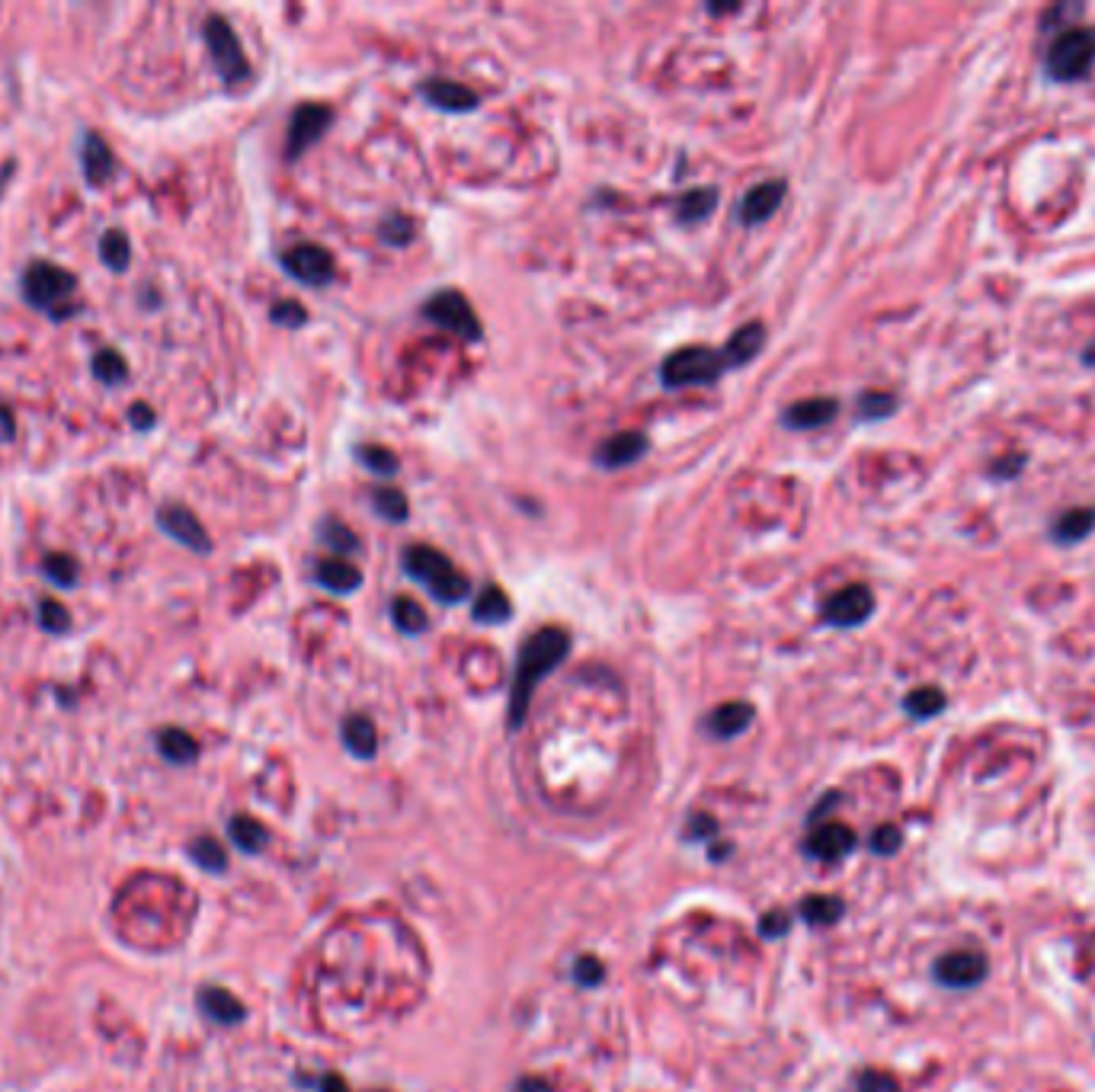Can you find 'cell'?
<instances>
[{
	"label": "cell",
	"instance_id": "cell-35",
	"mask_svg": "<svg viewBox=\"0 0 1095 1092\" xmlns=\"http://www.w3.org/2000/svg\"><path fill=\"white\" fill-rule=\"evenodd\" d=\"M352 452H355V459H360V465H363V468H369L375 477H394V474H397V468H401L397 455H394L391 449H385V446L363 443V446H355Z\"/></svg>",
	"mask_w": 1095,
	"mask_h": 1092
},
{
	"label": "cell",
	"instance_id": "cell-48",
	"mask_svg": "<svg viewBox=\"0 0 1095 1092\" xmlns=\"http://www.w3.org/2000/svg\"><path fill=\"white\" fill-rule=\"evenodd\" d=\"M1025 468V459H1022V455H1006V459H1000L997 465H993V477H1015L1018 471H1022Z\"/></svg>",
	"mask_w": 1095,
	"mask_h": 1092
},
{
	"label": "cell",
	"instance_id": "cell-26",
	"mask_svg": "<svg viewBox=\"0 0 1095 1092\" xmlns=\"http://www.w3.org/2000/svg\"><path fill=\"white\" fill-rule=\"evenodd\" d=\"M343 744L355 759H372L378 753V730L366 715H349L343 721Z\"/></svg>",
	"mask_w": 1095,
	"mask_h": 1092
},
{
	"label": "cell",
	"instance_id": "cell-20",
	"mask_svg": "<svg viewBox=\"0 0 1095 1092\" xmlns=\"http://www.w3.org/2000/svg\"><path fill=\"white\" fill-rule=\"evenodd\" d=\"M753 718H756V711H753L750 702H724V705H718L715 711H711L708 721H705V727H708L711 738L733 741V738H741V733L753 724Z\"/></svg>",
	"mask_w": 1095,
	"mask_h": 1092
},
{
	"label": "cell",
	"instance_id": "cell-11",
	"mask_svg": "<svg viewBox=\"0 0 1095 1092\" xmlns=\"http://www.w3.org/2000/svg\"><path fill=\"white\" fill-rule=\"evenodd\" d=\"M158 529L167 539H173L176 545H183L196 554H209L212 551V539L206 526L196 519V513L183 503H164L158 510Z\"/></svg>",
	"mask_w": 1095,
	"mask_h": 1092
},
{
	"label": "cell",
	"instance_id": "cell-31",
	"mask_svg": "<svg viewBox=\"0 0 1095 1092\" xmlns=\"http://www.w3.org/2000/svg\"><path fill=\"white\" fill-rule=\"evenodd\" d=\"M388 613H391V622L397 625V631H401V634H411V638H414V634H423V631L429 628V619H426V613H423V605H420L417 599H411V596H394V599L388 602Z\"/></svg>",
	"mask_w": 1095,
	"mask_h": 1092
},
{
	"label": "cell",
	"instance_id": "cell-9",
	"mask_svg": "<svg viewBox=\"0 0 1095 1092\" xmlns=\"http://www.w3.org/2000/svg\"><path fill=\"white\" fill-rule=\"evenodd\" d=\"M872 613H875V593L865 583H849V587L827 596L820 605L824 622L833 628H858L872 619Z\"/></svg>",
	"mask_w": 1095,
	"mask_h": 1092
},
{
	"label": "cell",
	"instance_id": "cell-14",
	"mask_svg": "<svg viewBox=\"0 0 1095 1092\" xmlns=\"http://www.w3.org/2000/svg\"><path fill=\"white\" fill-rule=\"evenodd\" d=\"M647 449H650V439L644 433H616L593 449V462L602 471H619V468L641 462Z\"/></svg>",
	"mask_w": 1095,
	"mask_h": 1092
},
{
	"label": "cell",
	"instance_id": "cell-42",
	"mask_svg": "<svg viewBox=\"0 0 1095 1092\" xmlns=\"http://www.w3.org/2000/svg\"><path fill=\"white\" fill-rule=\"evenodd\" d=\"M269 318H272V324H279V327H289V330H298V327L308 324V311H304V304H301V301H295V298H283V301H276V304H272V311H269Z\"/></svg>",
	"mask_w": 1095,
	"mask_h": 1092
},
{
	"label": "cell",
	"instance_id": "cell-29",
	"mask_svg": "<svg viewBox=\"0 0 1095 1092\" xmlns=\"http://www.w3.org/2000/svg\"><path fill=\"white\" fill-rule=\"evenodd\" d=\"M158 750H161V756L167 759V763H176V766H189V763H196V756H199V744L189 738L183 727H164L158 733Z\"/></svg>",
	"mask_w": 1095,
	"mask_h": 1092
},
{
	"label": "cell",
	"instance_id": "cell-27",
	"mask_svg": "<svg viewBox=\"0 0 1095 1092\" xmlns=\"http://www.w3.org/2000/svg\"><path fill=\"white\" fill-rule=\"evenodd\" d=\"M96 253H99V263H103L110 272H125L132 263V241L122 227H110V232H103V238H99Z\"/></svg>",
	"mask_w": 1095,
	"mask_h": 1092
},
{
	"label": "cell",
	"instance_id": "cell-49",
	"mask_svg": "<svg viewBox=\"0 0 1095 1092\" xmlns=\"http://www.w3.org/2000/svg\"><path fill=\"white\" fill-rule=\"evenodd\" d=\"M16 436V417L7 404H0V443H13Z\"/></svg>",
	"mask_w": 1095,
	"mask_h": 1092
},
{
	"label": "cell",
	"instance_id": "cell-22",
	"mask_svg": "<svg viewBox=\"0 0 1095 1092\" xmlns=\"http://www.w3.org/2000/svg\"><path fill=\"white\" fill-rule=\"evenodd\" d=\"M199 1009L218 1025H238L244 1019V1003L235 994H227L224 986H202Z\"/></svg>",
	"mask_w": 1095,
	"mask_h": 1092
},
{
	"label": "cell",
	"instance_id": "cell-38",
	"mask_svg": "<svg viewBox=\"0 0 1095 1092\" xmlns=\"http://www.w3.org/2000/svg\"><path fill=\"white\" fill-rule=\"evenodd\" d=\"M227 833H231V840L250 855L266 846V827L260 821H253V817H235L231 824H227Z\"/></svg>",
	"mask_w": 1095,
	"mask_h": 1092
},
{
	"label": "cell",
	"instance_id": "cell-50",
	"mask_svg": "<svg viewBox=\"0 0 1095 1092\" xmlns=\"http://www.w3.org/2000/svg\"><path fill=\"white\" fill-rule=\"evenodd\" d=\"M513 1092H554V1089H551V1083H545V1080H539V1077H525V1080L516 1083Z\"/></svg>",
	"mask_w": 1095,
	"mask_h": 1092
},
{
	"label": "cell",
	"instance_id": "cell-34",
	"mask_svg": "<svg viewBox=\"0 0 1095 1092\" xmlns=\"http://www.w3.org/2000/svg\"><path fill=\"white\" fill-rule=\"evenodd\" d=\"M90 369H93V378H96V382H99V385H107V388H116V385H122V382H125V378H129V363H125L113 346L99 349V352L93 355Z\"/></svg>",
	"mask_w": 1095,
	"mask_h": 1092
},
{
	"label": "cell",
	"instance_id": "cell-51",
	"mask_svg": "<svg viewBox=\"0 0 1095 1092\" xmlns=\"http://www.w3.org/2000/svg\"><path fill=\"white\" fill-rule=\"evenodd\" d=\"M321 1092H349V1086H346V1080L343 1077H337V1074H327L324 1080H321V1086H318Z\"/></svg>",
	"mask_w": 1095,
	"mask_h": 1092
},
{
	"label": "cell",
	"instance_id": "cell-37",
	"mask_svg": "<svg viewBox=\"0 0 1095 1092\" xmlns=\"http://www.w3.org/2000/svg\"><path fill=\"white\" fill-rule=\"evenodd\" d=\"M378 238H381V244H388V247H407L417 238V224H414L411 215L388 212L385 218L378 221Z\"/></svg>",
	"mask_w": 1095,
	"mask_h": 1092
},
{
	"label": "cell",
	"instance_id": "cell-1",
	"mask_svg": "<svg viewBox=\"0 0 1095 1092\" xmlns=\"http://www.w3.org/2000/svg\"><path fill=\"white\" fill-rule=\"evenodd\" d=\"M571 654V634L564 628H539L532 631L519 647L516 673H513V692H509V730H519L525 724L532 696L539 682L564 664Z\"/></svg>",
	"mask_w": 1095,
	"mask_h": 1092
},
{
	"label": "cell",
	"instance_id": "cell-41",
	"mask_svg": "<svg viewBox=\"0 0 1095 1092\" xmlns=\"http://www.w3.org/2000/svg\"><path fill=\"white\" fill-rule=\"evenodd\" d=\"M189 855L196 858V866H202L206 872H224L227 869V855H224L221 843L212 840V836H202V840H196L189 846Z\"/></svg>",
	"mask_w": 1095,
	"mask_h": 1092
},
{
	"label": "cell",
	"instance_id": "cell-23",
	"mask_svg": "<svg viewBox=\"0 0 1095 1092\" xmlns=\"http://www.w3.org/2000/svg\"><path fill=\"white\" fill-rule=\"evenodd\" d=\"M1092 529H1095V510L1092 506H1077V510H1063L1051 522V539L1057 545H1080L1083 539H1089Z\"/></svg>",
	"mask_w": 1095,
	"mask_h": 1092
},
{
	"label": "cell",
	"instance_id": "cell-30",
	"mask_svg": "<svg viewBox=\"0 0 1095 1092\" xmlns=\"http://www.w3.org/2000/svg\"><path fill=\"white\" fill-rule=\"evenodd\" d=\"M372 510L378 519L385 522H407L411 519V503H407V494L401 488H375L372 491Z\"/></svg>",
	"mask_w": 1095,
	"mask_h": 1092
},
{
	"label": "cell",
	"instance_id": "cell-44",
	"mask_svg": "<svg viewBox=\"0 0 1095 1092\" xmlns=\"http://www.w3.org/2000/svg\"><path fill=\"white\" fill-rule=\"evenodd\" d=\"M903 846V833L897 827H878L872 833V852L878 855H894Z\"/></svg>",
	"mask_w": 1095,
	"mask_h": 1092
},
{
	"label": "cell",
	"instance_id": "cell-47",
	"mask_svg": "<svg viewBox=\"0 0 1095 1092\" xmlns=\"http://www.w3.org/2000/svg\"><path fill=\"white\" fill-rule=\"evenodd\" d=\"M762 935H766V938H775V935H785L788 929H792V920H788V913H782V910H772L769 913V917L766 920H762Z\"/></svg>",
	"mask_w": 1095,
	"mask_h": 1092
},
{
	"label": "cell",
	"instance_id": "cell-18",
	"mask_svg": "<svg viewBox=\"0 0 1095 1092\" xmlns=\"http://www.w3.org/2000/svg\"><path fill=\"white\" fill-rule=\"evenodd\" d=\"M81 170H84L87 186H107L113 180L116 158H113V148L107 144L103 135L84 132V138H81Z\"/></svg>",
	"mask_w": 1095,
	"mask_h": 1092
},
{
	"label": "cell",
	"instance_id": "cell-53",
	"mask_svg": "<svg viewBox=\"0 0 1095 1092\" xmlns=\"http://www.w3.org/2000/svg\"><path fill=\"white\" fill-rule=\"evenodd\" d=\"M378 1092H385V1089H378Z\"/></svg>",
	"mask_w": 1095,
	"mask_h": 1092
},
{
	"label": "cell",
	"instance_id": "cell-36",
	"mask_svg": "<svg viewBox=\"0 0 1095 1092\" xmlns=\"http://www.w3.org/2000/svg\"><path fill=\"white\" fill-rule=\"evenodd\" d=\"M801 917L810 923V926H830L836 923L839 917H843V900L839 897H830V894H810L801 900Z\"/></svg>",
	"mask_w": 1095,
	"mask_h": 1092
},
{
	"label": "cell",
	"instance_id": "cell-25",
	"mask_svg": "<svg viewBox=\"0 0 1095 1092\" xmlns=\"http://www.w3.org/2000/svg\"><path fill=\"white\" fill-rule=\"evenodd\" d=\"M471 619L477 625H503L513 619V602H509V596L500 590V587H483L477 596H474V605H471Z\"/></svg>",
	"mask_w": 1095,
	"mask_h": 1092
},
{
	"label": "cell",
	"instance_id": "cell-7",
	"mask_svg": "<svg viewBox=\"0 0 1095 1092\" xmlns=\"http://www.w3.org/2000/svg\"><path fill=\"white\" fill-rule=\"evenodd\" d=\"M423 318L429 324L449 330V334H455V337L471 340V343H477L483 337V327H480L474 308L468 304V298L462 292H455V289H443L436 295H429L426 304H423Z\"/></svg>",
	"mask_w": 1095,
	"mask_h": 1092
},
{
	"label": "cell",
	"instance_id": "cell-43",
	"mask_svg": "<svg viewBox=\"0 0 1095 1092\" xmlns=\"http://www.w3.org/2000/svg\"><path fill=\"white\" fill-rule=\"evenodd\" d=\"M855 1092H900V1083L884 1070H865L855 1083Z\"/></svg>",
	"mask_w": 1095,
	"mask_h": 1092
},
{
	"label": "cell",
	"instance_id": "cell-39",
	"mask_svg": "<svg viewBox=\"0 0 1095 1092\" xmlns=\"http://www.w3.org/2000/svg\"><path fill=\"white\" fill-rule=\"evenodd\" d=\"M897 411V397L890 391H861L855 401V417L858 420H884Z\"/></svg>",
	"mask_w": 1095,
	"mask_h": 1092
},
{
	"label": "cell",
	"instance_id": "cell-21",
	"mask_svg": "<svg viewBox=\"0 0 1095 1092\" xmlns=\"http://www.w3.org/2000/svg\"><path fill=\"white\" fill-rule=\"evenodd\" d=\"M314 580L321 583V587L327 593L334 596H349L363 587V571L343 561V557H324V561L314 564Z\"/></svg>",
	"mask_w": 1095,
	"mask_h": 1092
},
{
	"label": "cell",
	"instance_id": "cell-32",
	"mask_svg": "<svg viewBox=\"0 0 1095 1092\" xmlns=\"http://www.w3.org/2000/svg\"><path fill=\"white\" fill-rule=\"evenodd\" d=\"M39 571H42V577H45L48 583H52V587H58V590H71V587H78V580H81V568H78V561H74V557H71V554H65V551H52V554H45Z\"/></svg>",
	"mask_w": 1095,
	"mask_h": 1092
},
{
	"label": "cell",
	"instance_id": "cell-33",
	"mask_svg": "<svg viewBox=\"0 0 1095 1092\" xmlns=\"http://www.w3.org/2000/svg\"><path fill=\"white\" fill-rule=\"evenodd\" d=\"M949 705L945 692L935 689V685H923V689H913L907 699H903V711L913 718V721H929L935 715H941Z\"/></svg>",
	"mask_w": 1095,
	"mask_h": 1092
},
{
	"label": "cell",
	"instance_id": "cell-17",
	"mask_svg": "<svg viewBox=\"0 0 1095 1092\" xmlns=\"http://www.w3.org/2000/svg\"><path fill=\"white\" fill-rule=\"evenodd\" d=\"M836 414H839L836 397H807V401H795L792 408L782 414V426L798 429V433H810V429H820V426L833 423Z\"/></svg>",
	"mask_w": 1095,
	"mask_h": 1092
},
{
	"label": "cell",
	"instance_id": "cell-2",
	"mask_svg": "<svg viewBox=\"0 0 1095 1092\" xmlns=\"http://www.w3.org/2000/svg\"><path fill=\"white\" fill-rule=\"evenodd\" d=\"M401 568L407 577L420 583V587H426V593L443 605H458L471 596V580L432 545H420V542L407 545L401 551Z\"/></svg>",
	"mask_w": 1095,
	"mask_h": 1092
},
{
	"label": "cell",
	"instance_id": "cell-46",
	"mask_svg": "<svg viewBox=\"0 0 1095 1092\" xmlns=\"http://www.w3.org/2000/svg\"><path fill=\"white\" fill-rule=\"evenodd\" d=\"M129 423H132V426L138 429V433H148V429L158 423V417H155V411H151V408H148V404L135 401V404H132V408H129Z\"/></svg>",
	"mask_w": 1095,
	"mask_h": 1092
},
{
	"label": "cell",
	"instance_id": "cell-16",
	"mask_svg": "<svg viewBox=\"0 0 1095 1092\" xmlns=\"http://www.w3.org/2000/svg\"><path fill=\"white\" fill-rule=\"evenodd\" d=\"M855 849V833L846 824H824L804 843V852L817 862H839Z\"/></svg>",
	"mask_w": 1095,
	"mask_h": 1092
},
{
	"label": "cell",
	"instance_id": "cell-10",
	"mask_svg": "<svg viewBox=\"0 0 1095 1092\" xmlns=\"http://www.w3.org/2000/svg\"><path fill=\"white\" fill-rule=\"evenodd\" d=\"M330 125H334V110L324 103H301L289 119L286 161H298L304 151L314 148L327 135Z\"/></svg>",
	"mask_w": 1095,
	"mask_h": 1092
},
{
	"label": "cell",
	"instance_id": "cell-19",
	"mask_svg": "<svg viewBox=\"0 0 1095 1092\" xmlns=\"http://www.w3.org/2000/svg\"><path fill=\"white\" fill-rule=\"evenodd\" d=\"M762 346H766V327H762L759 321L753 324H744L736 334L721 346V355H724V366L727 372L730 369H744L750 366L756 355L762 352Z\"/></svg>",
	"mask_w": 1095,
	"mask_h": 1092
},
{
	"label": "cell",
	"instance_id": "cell-6",
	"mask_svg": "<svg viewBox=\"0 0 1095 1092\" xmlns=\"http://www.w3.org/2000/svg\"><path fill=\"white\" fill-rule=\"evenodd\" d=\"M202 39H206L209 58H212V65L218 71V78L227 87H238V84H244L250 78V61H247L244 48H241V39H238L235 27L224 16L212 13L206 19V27H202Z\"/></svg>",
	"mask_w": 1095,
	"mask_h": 1092
},
{
	"label": "cell",
	"instance_id": "cell-12",
	"mask_svg": "<svg viewBox=\"0 0 1095 1092\" xmlns=\"http://www.w3.org/2000/svg\"><path fill=\"white\" fill-rule=\"evenodd\" d=\"M932 977L945 990H971L986 977V958L980 952H949L935 961Z\"/></svg>",
	"mask_w": 1095,
	"mask_h": 1092
},
{
	"label": "cell",
	"instance_id": "cell-15",
	"mask_svg": "<svg viewBox=\"0 0 1095 1092\" xmlns=\"http://www.w3.org/2000/svg\"><path fill=\"white\" fill-rule=\"evenodd\" d=\"M420 96L426 99V103L432 110H443V113H452V116H462V113H474L477 110V93L465 84H458L452 78H429L420 84Z\"/></svg>",
	"mask_w": 1095,
	"mask_h": 1092
},
{
	"label": "cell",
	"instance_id": "cell-3",
	"mask_svg": "<svg viewBox=\"0 0 1095 1092\" xmlns=\"http://www.w3.org/2000/svg\"><path fill=\"white\" fill-rule=\"evenodd\" d=\"M74 292H78V276L58 263L33 260L27 269H23V279H19L23 301H27L33 311H42L52 321H65V318L81 311L78 304L71 301Z\"/></svg>",
	"mask_w": 1095,
	"mask_h": 1092
},
{
	"label": "cell",
	"instance_id": "cell-28",
	"mask_svg": "<svg viewBox=\"0 0 1095 1092\" xmlns=\"http://www.w3.org/2000/svg\"><path fill=\"white\" fill-rule=\"evenodd\" d=\"M318 539H321V545H324V548L337 551V554L343 557V561H346V557H355V554L363 551L360 536H355V532H352L349 526H343V522H340V519H334V516H324V519H321V526H318Z\"/></svg>",
	"mask_w": 1095,
	"mask_h": 1092
},
{
	"label": "cell",
	"instance_id": "cell-45",
	"mask_svg": "<svg viewBox=\"0 0 1095 1092\" xmlns=\"http://www.w3.org/2000/svg\"><path fill=\"white\" fill-rule=\"evenodd\" d=\"M602 977H605V968H602V964H599L593 955H583V958L577 961V968H574V980H577L580 986H596Z\"/></svg>",
	"mask_w": 1095,
	"mask_h": 1092
},
{
	"label": "cell",
	"instance_id": "cell-24",
	"mask_svg": "<svg viewBox=\"0 0 1095 1092\" xmlns=\"http://www.w3.org/2000/svg\"><path fill=\"white\" fill-rule=\"evenodd\" d=\"M715 209H718V190L715 186H696V190L679 196L676 218H679V224L692 227V224L708 221L711 215H715Z\"/></svg>",
	"mask_w": 1095,
	"mask_h": 1092
},
{
	"label": "cell",
	"instance_id": "cell-5",
	"mask_svg": "<svg viewBox=\"0 0 1095 1092\" xmlns=\"http://www.w3.org/2000/svg\"><path fill=\"white\" fill-rule=\"evenodd\" d=\"M1095 61V30L1066 27L1044 55V74L1057 84L1083 81Z\"/></svg>",
	"mask_w": 1095,
	"mask_h": 1092
},
{
	"label": "cell",
	"instance_id": "cell-8",
	"mask_svg": "<svg viewBox=\"0 0 1095 1092\" xmlns=\"http://www.w3.org/2000/svg\"><path fill=\"white\" fill-rule=\"evenodd\" d=\"M283 269L308 289H324L334 283V276H337L334 257H330V250L321 244H295L292 250H286Z\"/></svg>",
	"mask_w": 1095,
	"mask_h": 1092
},
{
	"label": "cell",
	"instance_id": "cell-40",
	"mask_svg": "<svg viewBox=\"0 0 1095 1092\" xmlns=\"http://www.w3.org/2000/svg\"><path fill=\"white\" fill-rule=\"evenodd\" d=\"M36 613H39V625H42L48 634H68V631H71V613H68V608H65L58 599H52V596L39 599Z\"/></svg>",
	"mask_w": 1095,
	"mask_h": 1092
},
{
	"label": "cell",
	"instance_id": "cell-4",
	"mask_svg": "<svg viewBox=\"0 0 1095 1092\" xmlns=\"http://www.w3.org/2000/svg\"><path fill=\"white\" fill-rule=\"evenodd\" d=\"M727 372L721 349H708V346H682L673 349L664 363H660V382L664 388L676 391V388H702V385H715L718 378Z\"/></svg>",
	"mask_w": 1095,
	"mask_h": 1092
},
{
	"label": "cell",
	"instance_id": "cell-52",
	"mask_svg": "<svg viewBox=\"0 0 1095 1092\" xmlns=\"http://www.w3.org/2000/svg\"><path fill=\"white\" fill-rule=\"evenodd\" d=\"M1083 363H1086V366H1095V343L1083 352Z\"/></svg>",
	"mask_w": 1095,
	"mask_h": 1092
},
{
	"label": "cell",
	"instance_id": "cell-13",
	"mask_svg": "<svg viewBox=\"0 0 1095 1092\" xmlns=\"http://www.w3.org/2000/svg\"><path fill=\"white\" fill-rule=\"evenodd\" d=\"M785 193H788L785 180H762V183H756L753 190H747V193L741 196V202H736V221L747 224V227L766 224V221L778 212Z\"/></svg>",
	"mask_w": 1095,
	"mask_h": 1092
}]
</instances>
